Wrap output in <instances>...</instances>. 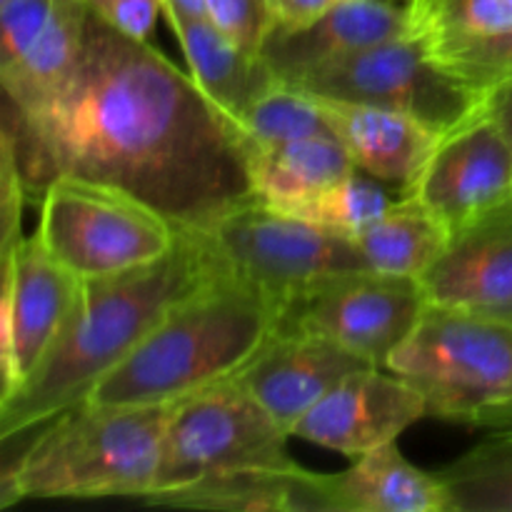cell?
I'll return each mask as SVG.
<instances>
[{
	"instance_id": "cell-34",
	"label": "cell",
	"mask_w": 512,
	"mask_h": 512,
	"mask_svg": "<svg viewBox=\"0 0 512 512\" xmlns=\"http://www.w3.org/2000/svg\"><path fill=\"white\" fill-rule=\"evenodd\" d=\"M498 318H505V320H512V305H510V308H508V310H503V313H500V315H498Z\"/></svg>"
},
{
	"instance_id": "cell-13",
	"label": "cell",
	"mask_w": 512,
	"mask_h": 512,
	"mask_svg": "<svg viewBox=\"0 0 512 512\" xmlns=\"http://www.w3.org/2000/svg\"><path fill=\"white\" fill-rule=\"evenodd\" d=\"M428 415L425 398L385 368H365L340 380L323 400L313 405L293 435L360 458L375 448L395 443L400 433Z\"/></svg>"
},
{
	"instance_id": "cell-5",
	"label": "cell",
	"mask_w": 512,
	"mask_h": 512,
	"mask_svg": "<svg viewBox=\"0 0 512 512\" xmlns=\"http://www.w3.org/2000/svg\"><path fill=\"white\" fill-rule=\"evenodd\" d=\"M388 370L423 395L428 415L475 425L512 400V320L428 303Z\"/></svg>"
},
{
	"instance_id": "cell-10",
	"label": "cell",
	"mask_w": 512,
	"mask_h": 512,
	"mask_svg": "<svg viewBox=\"0 0 512 512\" xmlns=\"http://www.w3.org/2000/svg\"><path fill=\"white\" fill-rule=\"evenodd\" d=\"M425 305L418 278L345 270L293 295L280 308L278 330L320 335L388 370L390 355L413 333Z\"/></svg>"
},
{
	"instance_id": "cell-16",
	"label": "cell",
	"mask_w": 512,
	"mask_h": 512,
	"mask_svg": "<svg viewBox=\"0 0 512 512\" xmlns=\"http://www.w3.org/2000/svg\"><path fill=\"white\" fill-rule=\"evenodd\" d=\"M413 33L408 5L393 0H340L303 28H273L260 55L283 83L320 65Z\"/></svg>"
},
{
	"instance_id": "cell-27",
	"label": "cell",
	"mask_w": 512,
	"mask_h": 512,
	"mask_svg": "<svg viewBox=\"0 0 512 512\" xmlns=\"http://www.w3.org/2000/svg\"><path fill=\"white\" fill-rule=\"evenodd\" d=\"M428 48L440 68L483 95L512 78V25Z\"/></svg>"
},
{
	"instance_id": "cell-25",
	"label": "cell",
	"mask_w": 512,
	"mask_h": 512,
	"mask_svg": "<svg viewBox=\"0 0 512 512\" xmlns=\"http://www.w3.org/2000/svg\"><path fill=\"white\" fill-rule=\"evenodd\" d=\"M393 205L395 200L378 183V178L355 170V173L345 175L343 180L325 188L320 195L310 198L308 203L290 210V215H298L308 223L323 225L333 233L348 235L355 240L370 225L378 223Z\"/></svg>"
},
{
	"instance_id": "cell-14",
	"label": "cell",
	"mask_w": 512,
	"mask_h": 512,
	"mask_svg": "<svg viewBox=\"0 0 512 512\" xmlns=\"http://www.w3.org/2000/svg\"><path fill=\"white\" fill-rule=\"evenodd\" d=\"M375 368L328 338L300 330H273L235 380L293 435L298 420L340 380Z\"/></svg>"
},
{
	"instance_id": "cell-26",
	"label": "cell",
	"mask_w": 512,
	"mask_h": 512,
	"mask_svg": "<svg viewBox=\"0 0 512 512\" xmlns=\"http://www.w3.org/2000/svg\"><path fill=\"white\" fill-rule=\"evenodd\" d=\"M413 33L428 45L473 38L512 25L510 0H405Z\"/></svg>"
},
{
	"instance_id": "cell-35",
	"label": "cell",
	"mask_w": 512,
	"mask_h": 512,
	"mask_svg": "<svg viewBox=\"0 0 512 512\" xmlns=\"http://www.w3.org/2000/svg\"><path fill=\"white\" fill-rule=\"evenodd\" d=\"M510 3H512V0H510Z\"/></svg>"
},
{
	"instance_id": "cell-4",
	"label": "cell",
	"mask_w": 512,
	"mask_h": 512,
	"mask_svg": "<svg viewBox=\"0 0 512 512\" xmlns=\"http://www.w3.org/2000/svg\"><path fill=\"white\" fill-rule=\"evenodd\" d=\"M175 403H78L38 425L3 470L0 505L23 500L148 498Z\"/></svg>"
},
{
	"instance_id": "cell-28",
	"label": "cell",
	"mask_w": 512,
	"mask_h": 512,
	"mask_svg": "<svg viewBox=\"0 0 512 512\" xmlns=\"http://www.w3.org/2000/svg\"><path fill=\"white\" fill-rule=\"evenodd\" d=\"M208 18L240 50L253 55H260L275 25L268 0H208Z\"/></svg>"
},
{
	"instance_id": "cell-7",
	"label": "cell",
	"mask_w": 512,
	"mask_h": 512,
	"mask_svg": "<svg viewBox=\"0 0 512 512\" xmlns=\"http://www.w3.org/2000/svg\"><path fill=\"white\" fill-rule=\"evenodd\" d=\"M288 438V430L235 375L218 380L175 403L150 495L238 470L288 468L295 465L288 455Z\"/></svg>"
},
{
	"instance_id": "cell-11",
	"label": "cell",
	"mask_w": 512,
	"mask_h": 512,
	"mask_svg": "<svg viewBox=\"0 0 512 512\" xmlns=\"http://www.w3.org/2000/svg\"><path fill=\"white\" fill-rule=\"evenodd\" d=\"M80 278L65 268L38 233L3 248L0 300V368L3 393L10 398L30 378L58 340L78 298Z\"/></svg>"
},
{
	"instance_id": "cell-1",
	"label": "cell",
	"mask_w": 512,
	"mask_h": 512,
	"mask_svg": "<svg viewBox=\"0 0 512 512\" xmlns=\"http://www.w3.org/2000/svg\"><path fill=\"white\" fill-rule=\"evenodd\" d=\"M3 150L35 205L60 175L128 190L180 230L255 200L238 125L190 73L90 8L70 73L30 105L3 103Z\"/></svg>"
},
{
	"instance_id": "cell-2",
	"label": "cell",
	"mask_w": 512,
	"mask_h": 512,
	"mask_svg": "<svg viewBox=\"0 0 512 512\" xmlns=\"http://www.w3.org/2000/svg\"><path fill=\"white\" fill-rule=\"evenodd\" d=\"M223 268L200 230H180L155 263L125 273L83 278L73 310L30 378L0 400V438L28 435L83 403L100 378L118 368L170 308Z\"/></svg>"
},
{
	"instance_id": "cell-9",
	"label": "cell",
	"mask_w": 512,
	"mask_h": 512,
	"mask_svg": "<svg viewBox=\"0 0 512 512\" xmlns=\"http://www.w3.org/2000/svg\"><path fill=\"white\" fill-rule=\"evenodd\" d=\"M288 85L320 98L403 110L440 133L485 103L483 93L440 68L428 43L415 33L320 65Z\"/></svg>"
},
{
	"instance_id": "cell-6",
	"label": "cell",
	"mask_w": 512,
	"mask_h": 512,
	"mask_svg": "<svg viewBox=\"0 0 512 512\" xmlns=\"http://www.w3.org/2000/svg\"><path fill=\"white\" fill-rule=\"evenodd\" d=\"M38 210L35 233L80 280L155 263L180 235L173 220L128 190L75 175L55 178Z\"/></svg>"
},
{
	"instance_id": "cell-23",
	"label": "cell",
	"mask_w": 512,
	"mask_h": 512,
	"mask_svg": "<svg viewBox=\"0 0 512 512\" xmlns=\"http://www.w3.org/2000/svg\"><path fill=\"white\" fill-rule=\"evenodd\" d=\"M438 475L448 490V512H512V428L488 430Z\"/></svg>"
},
{
	"instance_id": "cell-20",
	"label": "cell",
	"mask_w": 512,
	"mask_h": 512,
	"mask_svg": "<svg viewBox=\"0 0 512 512\" xmlns=\"http://www.w3.org/2000/svg\"><path fill=\"white\" fill-rule=\"evenodd\" d=\"M255 200L290 213L325 188L355 173L358 165L333 135L273 145H245Z\"/></svg>"
},
{
	"instance_id": "cell-3",
	"label": "cell",
	"mask_w": 512,
	"mask_h": 512,
	"mask_svg": "<svg viewBox=\"0 0 512 512\" xmlns=\"http://www.w3.org/2000/svg\"><path fill=\"white\" fill-rule=\"evenodd\" d=\"M273 298L220 268L165 313L148 338L105 378L85 403H178L233 378L278 328Z\"/></svg>"
},
{
	"instance_id": "cell-30",
	"label": "cell",
	"mask_w": 512,
	"mask_h": 512,
	"mask_svg": "<svg viewBox=\"0 0 512 512\" xmlns=\"http://www.w3.org/2000/svg\"><path fill=\"white\" fill-rule=\"evenodd\" d=\"M340 0H268L273 28H303Z\"/></svg>"
},
{
	"instance_id": "cell-12",
	"label": "cell",
	"mask_w": 512,
	"mask_h": 512,
	"mask_svg": "<svg viewBox=\"0 0 512 512\" xmlns=\"http://www.w3.org/2000/svg\"><path fill=\"white\" fill-rule=\"evenodd\" d=\"M453 230L512 200V140L485 103L440 135L403 190Z\"/></svg>"
},
{
	"instance_id": "cell-17",
	"label": "cell",
	"mask_w": 512,
	"mask_h": 512,
	"mask_svg": "<svg viewBox=\"0 0 512 512\" xmlns=\"http://www.w3.org/2000/svg\"><path fill=\"white\" fill-rule=\"evenodd\" d=\"M313 98L358 170L403 190L413 183L443 135L403 110L320 95Z\"/></svg>"
},
{
	"instance_id": "cell-21",
	"label": "cell",
	"mask_w": 512,
	"mask_h": 512,
	"mask_svg": "<svg viewBox=\"0 0 512 512\" xmlns=\"http://www.w3.org/2000/svg\"><path fill=\"white\" fill-rule=\"evenodd\" d=\"M143 503L220 512H313V473L298 463L288 468L238 470L150 495Z\"/></svg>"
},
{
	"instance_id": "cell-33",
	"label": "cell",
	"mask_w": 512,
	"mask_h": 512,
	"mask_svg": "<svg viewBox=\"0 0 512 512\" xmlns=\"http://www.w3.org/2000/svg\"><path fill=\"white\" fill-rule=\"evenodd\" d=\"M475 428L495 430V428H512V400L493 405V408L483 410L475 420Z\"/></svg>"
},
{
	"instance_id": "cell-22",
	"label": "cell",
	"mask_w": 512,
	"mask_h": 512,
	"mask_svg": "<svg viewBox=\"0 0 512 512\" xmlns=\"http://www.w3.org/2000/svg\"><path fill=\"white\" fill-rule=\"evenodd\" d=\"M368 270L403 278H423L450 243V228L413 195L355 238Z\"/></svg>"
},
{
	"instance_id": "cell-18",
	"label": "cell",
	"mask_w": 512,
	"mask_h": 512,
	"mask_svg": "<svg viewBox=\"0 0 512 512\" xmlns=\"http://www.w3.org/2000/svg\"><path fill=\"white\" fill-rule=\"evenodd\" d=\"M315 512H448L440 475L415 468L395 443L353 458L335 475H313Z\"/></svg>"
},
{
	"instance_id": "cell-19",
	"label": "cell",
	"mask_w": 512,
	"mask_h": 512,
	"mask_svg": "<svg viewBox=\"0 0 512 512\" xmlns=\"http://www.w3.org/2000/svg\"><path fill=\"white\" fill-rule=\"evenodd\" d=\"M200 93L233 123L268 90L283 83L263 55L240 50L210 18L170 23Z\"/></svg>"
},
{
	"instance_id": "cell-32",
	"label": "cell",
	"mask_w": 512,
	"mask_h": 512,
	"mask_svg": "<svg viewBox=\"0 0 512 512\" xmlns=\"http://www.w3.org/2000/svg\"><path fill=\"white\" fill-rule=\"evenodd\" d=\"M163 15L168 23L208 18V0H163Z\"/></svg>"
},
{
	"instance_id": "cell-8",
	"label": "cell",
	"mask_w": 512,
	"mask_h": 512,
	"mask_svg": "<svg viewBox=\"0 0 512 512\" xmlns=\"http://www.w3.org/2000/svg\"><path fill=\"white\" fill-rule=\"evenodd\" d=\"M200 233L230 273L263 290L278 310L328 275L368 270L353 238L260 200L240 205Z\"/></svg>"
},
{
	"instance_id": "cell-29",
	"label": "cell",
	"mask_w": 512,
	"mask_h": 512,
	"mask_svg": "<svg viewBox=\"0 0 512 512\" xmlns=\"http://www.w3.org/2000/svg\"><path fill=\"white\" fill-rule=\"evenodd\" d=\"M85 5L115 30L143 43H148L158 13H163V0H85Z\"/></svg>"
},
{
	"instance_id": "cell-24",
	"label": "cell",
	"mask_w": 512,
	"mask_h": 512,
	"mask_svg": "<svg viewBox=\"0 0 512 512\" xmlns=\"http://www.w3.org/2000/svg\"><path fill=\"white\" fill-rule=\"evenodd\" d=\"M235 125L245 145H273L325 135L335 138L318 100L288 83H278L263 98L255 100Z\"/></svg>"
},
{
	"instance_id": "cell-31",
	"label": "cell",
	"mask_w": 512,
	"mask_h": 512,
	"mask_svg": "<svg viewBox=\"0 0 512 512\" xmlns=\"http://www.w3.org/2000/svg\"><path fill=\"white\" fill-rule=\"evenodd\" d=\"M485 108H488L490 115L503 125V130L512 140V78L495 85V88L485 95Z\"/></svg>"
},
{
	"instance_id": "cell-15",
	"label": "cell",
	"mask_w": 512,
	"mask_h": 512,
	"mask_svg": "<svg viewBox=\"0 0 512 512\" xmlns=\"http://www.w3.org/2000/svg\"><path fill=\"white\" fill-rule=\"evenodd\" d=\"M425 300L500 315L512 305V200L450 233L448 248L420 278Z\"/></svg>"
}]
</instances>
